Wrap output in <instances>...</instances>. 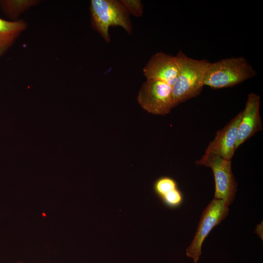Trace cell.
<instances>
[{
  "label": "cell",
  "instance_id": "obj_1",
  "mask_svg": "<svg viewBox=\"0 0 263 263\" xmlns=\"http://www.w3.org/2000/svg\"><path fill=\"white\" fill-rule=\"evenodd\" d=\"M175 56L179 66V74L172 87L174 107L200 94L204 86L205 76L210 63L206 59L191 58L181 51Z\"/></svg>",
  "mask_w": 263,
  "mask_h": 263
},
{
  "label": "cell",
  "instance_id": "obj_2",
  "mask_svg": "<svg viewBox=\"0 0 263 263\" xmlns=\"http://www.w3.org/2000/svg\"><path fill=\"white\" fill-rule=\"evenodd\" d=\"M256 75L255 70L244 57L224 58L209 63L204 86L213 89L231 87Z\"/></svg>",
  "mask_w": 263,
  "mask_h": 263
},
{
  "label": "cell",
  "instance_id": "obj_3",
  "mask_svg": "<svg viewBox=\"0 0 263 263\" xmlns=\"http://www.w3.org/2000/svg\"><path fill=\"white\" fill-rule=\"evenodd\" d=\"M91 25L107 42L110 41L111 26H120L128 33L132 32L129 13L120 1L92 0L90 2Z\"/></svg>",
  "mask_w": 263,
  "mask_h": 263
},
{
  "label": "cell",
  "instance_id": "obj_4",
  "mask_svg": "<svg viewBox=\"0 0 263 263\" xmlns=\"http://www.w3.org/2000/svg\"><path fill=\"white\" fill-rule=\"evenodd\" d=\"M195 164L211 169L215 181L214 198L223 200L230 205L237 189V184L232 171L231 160L213 153H205Z\"/></svg>",
  "mask_w": 263,
  "mask_h": 263
},
{
  "label": "cell",
  "instance_id": "obj_5",
  "mask_svg": "<svg viewBox=\"0 0 263 263\" xmlns=\"http://www.w3.org/2000/svg\"><path fill=\"white\" fill-rule=\"evenodd\" d=\"M229 205L223 200L214 198L202 213L193 239L186 249V255L197 263L202 254L203 243L211 230L225 218Z\"/></svg>",
  "mask_w": 263,
  "mask_h": 263
},
{
  "label": "cell",
  "instance_id": "obj_6",
  "mask_svg": "<svg viewBox=\"0 0 263 263\" xmlns=\"http://www.w3.org/2000/svg\"><path fill=\"white\" fill-rule=\"evenodd\" d=\"M137 100L149 113L165 115L174 108L172 87L157 80L147 79L140 89Z\"/></svg>",
  "mask_w": 263,
  "mask_h": 263
},
{
  "label": "cell",
  "instance_id": "obj_7",
  "mask_svg": "<svg viewBox=\"0 0 263 263\" xmlns=\"http://www.w3.org/2000/svg\"><path fill=\"white\" fill-rule=\"evenodd\" d=\"M260 95L254 93H250L248 95L238 128L236 150L262 130L260 115Z\"/></svg>",
  "mask_w": 263,
  "mask_h": 263
},
{
  "label": "cell",
  "instance_id": "obj_8",
  "mask_svg": "<svg viewBox=\"0 0 263 263\" xmlns=\"http://www.w3.org/2000/svg\"><path fill=\"white\" fill-rule=\"evenodd\" d=\"M143 74L147 79L160 80L172 87L179 74L176 56L163 52L156 53L143 68Z\"/></svg>",
  "mask_w": 263,
  "mask_h": 263
},
{
  "label": "cell",
  "instance_id": "obj_9",
  "mask_svg": "<svg viewBox=\"0 0 263 263\" xmlns=\"http://www.w3.org/2000/svg\"><path fill=\"white\" fill-rule=\"evenodd\" d=\"M242 116V111L232 118L223 129L219 130L207 146L205 153L218 155L231 160L236 151L235 145L238 126Z\"/></svg>",
  "mask_w": 263,
  "mask_h": 263
},
{
  "label": "cell",
  "instance_id": "obj_10",
  "mask_svg": "<svg viewBox=\"0 0 263 263\" xmlns=\"http://www.w3.org/2000/svg\"><path fill=\"white\" fill-rule=\"evenodd\" d=\"M27 27L24 19L11 21L0 17V57L6 53Z\"/></svg>",
  "mask_w": 263,
  "mask_h": 263
},
{
  "label": "cell",
  "instance_id": "obj_11",
  "mask_svg": "<svg viewBox=\"0 0 263 263\" xmlns=\"http://www.w3.org/2000/svg\"><path fill=\"white\" fill-rule=\"evenodd\" d=\"M40 2L39 0H0V9L10 20L16 21L22 14Z\"/></svg>",
  "mask_w": 263,
  "mask_h": 263
},
{
  "label": "cell",
  "instance_id": "obj_12",
  "mask_svg": "<svg viewBox=\"0 0 263 263\" xmlns=\"http://www.w3.org/2000/svg\"><path fill=\"white\" fill-rule=\"evenodd\" d=\"M177 188L178 187L176 181L168 176L159 178L153 184V190L159 198L168 192Z\"/></svg>",
  "mask_w": 263,
  "mask_h": 263
},
{
  "label": "cell",
  "instance_id": "obj_13",
  "mask_svg": "<svg viewBox=\"0 0 263 263\" xmlns=\"http://www.w3.org/2000/svg\"><path fill=\"white\" fill-rule=\"evenodd\" d=\"M160 199L167 207L175 208L181 206L184 198L181 191L177 188L168 192Z\"/></svg>",
  "mask_w": 263,
  "mask_h": 263
},
{
  "label": "cell",
  "instance_id": "obj_14",
  "mask_svg": "<svg viewBox=\"0 0 263 263\" xmlns=\"http://www.w3.org/2000/svg\"><path fill=\"white\" fill-rule=\"evenodd\" d=\"M120 1L128 12L133 16L139 17L143 14V6L139 0H121Z\"/></svg>",
  "mask_w": 263,
  "mask_h": 263
},
{
  "label": "cell",
  "instance_id": "obj_15",
  "mask_svg": "<svg viewBox=\"0 0 263 263\" xmlns=\"http://www.w3.org/2000/svg\"><path fill=\"white\" fill-rule=\"evenodd\" d=\"M18 263H24L22 262H19Z\"/></svg>",
  "mask_w": 263,
  "mask_h": 263
}]
</instances>
